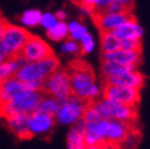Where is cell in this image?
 <instances>
[{"mask_svg": "<svg viewBox=\"0 0 150 149\" xmlns=\"http://www.w3.org/2000/svg\"><path fill=\"white\" fill-rule=\"evenodd\" d=\"M28 117L29 114H15L11 116H7L5 117V121L9 126V128L16 135L18 138L21 139H28V138H32L33 135L28 130Z\"/></svg>", "mask_w": 150, "mask_h": 149, "instance_id": "cell-15", "label": "cell"}, {"mask_svg": "<svg viewBox=\"0 0 150 149\" xmlns=\"http://www.w3.org/2000/svg\"><path fill=\"white\" fill-rule=\"evenodd\" d=\"M70 76L71 91L82 99L93 100L100 94V88L95 83L93 69L86 61L76 60L66 70Z\"/></svg>", "mask_w": 150, "mask_h": 149, "instance_id": "cell-1", "label": "cell"}, {"mask_svg": "<svg viewBox=\"0 0 150 149\" xmlns=\"http://www.w3.org/2000/svg\"><path fill=\"white\" fill-rule=\"evenodd\" d=\"M79 6H87V7H91L94 12L95 9V0H81Z\"/></svg>", "mask_w": 150, "mask_h": 149, "instance_id": "cell-34", "label": "cell"}, {"mask_svg": "<svg viewBox=\"0 0 150 149\" xmlns=\"http://www.w3.org/2000/svg\"><path fill=\"white\" fill-rule=\"evenodd\" d=\"M55 123V117L48 115V114H42V113H32L29 114L28 117V130L32 135H39V133H45L52 128Z\"/></svg>", "mask_w": 150, "mask_h": 149, "instance_id": "cell-11", "label": "cell"}, {"mask_svg": "<svg viewBox=\"0 0 150 149\" xmlns=\"http://www.w3.org/2000/svg\"><path fill=\"white\" fill-rule=\"evenodd\" d=\"M93 100L82 99L79 96L71 93L67 98L60 104V108L55 114V120L62 125H72L74 121L83 116L84 110Z\"/></svg>", "mask_w": 150, "mask_h": 149, "instance_id": "cell-5", "label": "cell"}, {"mask_svg": "<svg viewBox=\"0 0 150 149\" xmlns=\"http://www.w3.org/2000/svg\"><path fill=\"white\" fill-rule=\"evenodd\" d=\"M105 83L109 84H116V86H126V87H133L140 89L142 86L144 84V77L140 72L137 70L128 71L122 74L117 76H108L105 77Z\"/></svg>", "mask_w": 150, "mask_h": 149, "instance_id": "cell-13", "label": "cell"}, {"mask_svg": "<svg viewBox=\"0 0 150 149\" xmlns=\"http://www.w3.org/2000/svg\"><path fill=\"white\" fill-rule=\"evenodd\" d=\"M82 118H83V120L86 121V123H88V122H98V121L101 120L100 115L96 113V110L92 106V103L89 104V105L87 106V109L84 110Z\"/></svg>", "mask_w": 150, "mask_h": 149, "instance_id": "cell-29", "label": "cell"}, {"mask_svg": "<svg viewBox=\"0 0 150 149\" xmlns=\"http://www.w3.org/2000/svg\"><path fill=\"white\" fill-rule=\"evenodd\" d=\"M59 108H60V101L56 98H54V96H50V95L47 96V94H45L44 98L39 101L38 105H37L33 113H42V114H48L51 116H55Z\"/></svg>", "mask_w": 150, "mask_h": 149, "instance_id": "cell-20", "label": "cell"}, {"mask_svg": "<svg viewBox=\"0 0 150 149\" xmlns=\"http://www.w3.org/2000/svg\"><path fill=\"white\" fill-rule=\"evenodd\" d=\"M59 60L55 55H50L38 61H31L20 67L13 74L22 82L31 81H44L48 76L59 69Z\"/></svg>", "mask_w": 150, "mask_h": 149, "instance_id": "cell-3", "label": "cell"}, {"mask_svg": "<svg viewBox=\"0 0 150 149\" xmlns=\"http://www.w3.org/2000/svg\"><path fill=\"white\" fill-rule=\"evenodd\" d=\"M96 149H118V144L115 143H108V142H103L96 144Z\"/></svg>", "mask_w": 150, "mask_h": 149, "instance_id": "cell-33", "label": "cell"}, {"mask_svg": "<svg viewBox=\"0 0 150 149\" xmlns=\"http://www.w3.org/2000/svg\"><path fill=\"white\" fill-rule=\"evenodd\" d=\"M104 61H115L123 65H138L140 61V50L117 49L115 51L103 53Z\"/></svg>", "mask_w": 150, "mask_h": 149, "instance_id": "cell-14", "label": "cell"}, {"mask_svg": "<svg viewBox=\"0 0 150 149\" xmlns=\"http://www.w3.org/2000/svg\"><path fill=\"white\" fill-rule=\"evenodd\" d=\"M103 94H104V99L115 100V101L127 104V105H132V106H137L140 99L138 88L116 86V84H109V83H105Z\"/></svg>", "mask_w": 150, "mask_h": 149, "instance_id": "cell-8", "label": "cell"}, {"mask_svg": "<svg viewBox=\"0 0 150 149\" xmlns=\"http://www.w3.org/2000/svg\"><path fill=\"white\" fill-rule=\"evenodd\" d=\"M81 50L79 45L74 42L73 39H70V40H66L62 47H61V51L62 53H67V54H76Z\"/></svg>", "mask_w": 150, "mask_h": 149, "instance_id": "cell-31", "label": "cell"}, {"mask_svg": "<svg viewBox=\"0 0 150 149\" xmlns=\"http://www.w3.org/2000/svg\"><path fill=\"white\" fill-rule=\"evenodd\" d=\"M67 28H69V35L73 40H79L82 37L88 32L84 26L79 25L78 22H76V21L70 22V23L67 25Z\"/></svg>", "mask_w": 150, "mask_h": 149, "instance_id": "cell-25", "label": "cell"}, {"mask_svg": "<svg viewBox=\"0 0 150 149\" xmlns=\"http://www.w3.org/2000/svg\"><path fill=\"white\" fill-rule=\"evenodd\" d=\"M137 70V65H123L115 61H104L101 66V71L104 77L108 76H117V74H122L128 71Z\"/></svg>", "mask_w": 150, "mask_h": 149, "instance_id": "cell-19", "label": "cell"}, {"mask_svg": "<svg viewBox=\"0 0 150 149\" xmlns=\"http://www.w3.org/2000/svg\"><path fill=\"white\" fill-rule=\"evenodd\" d=\"M79 40H81V53H82V54H88V53H91V51L93 50V48H94L93 37L87 32Z\"/></svg>", "mask_w": 150, "mask_h": 149, "instance_id": "cell-28", "label": "cell"}, {"mask_svg": "<svg viewBox=\"0 0 150 149\" xmlns=\"http://www.w3.org/2000/svg\"><path fill=\"white\" fill-rule=\"evenodd\" d=\"M120 49L140 50L142 49L140 39H121V43H120Z\"/></svg>", "mask_w": 150, "mask_h": 149, "instance_id": "cell-30", "label": "cell"}, {"mask_svg": "<svg viewBox=\"0 0 150 149\" xmlns=\"http://www.w3.org/2000/svg\"><path fill=\"white\" fill-rule=\"evenodd\" d=\"M6 23H7V22L4 18L0 17V39H1V37H3V32H4V28H5Z\"/></svg>", "mask_w": 150, "mask_h": 149, "instance_id": "cell-37", "label": "cell"}, {"mask_svg": "<svg viewBox=\"0 0 150 149\" xmlns=\"http://www.w3.org/2000/svg\"><path fill=\"white\" fill-rule=\"evenodd\" d=\"M42 12L37 9H29L26 10L20 16V22L26 27H37L40 22Z\"/></svg>", "mask_w": 150, "mask_h": 149, "instance_id": "cell-23", "label": "cell"}, {"mask_svg": "<svg viewBox=\"0 0 150 149\" xmlns=\"http://www.w3.org/2000/svg\"><path fill=\"white\" fill-rule=\"evenodd\" d=\"M121 4L126 7L128 11H133V7H134V0H120Z\"/></svg>", "mask_w": 150, "mask_h": 149, "instance_id": "cell-35", "label": "cell"}, {"mask_svg": "<svg viewBox=\"0 0 150 149\" xmlns=\"http://www.w3.org/2000/svg\"><path fill=\"white\" fill-rule=\"evenodd\" d=\"M42 92L47 95L54 96L61 104L72 93L70 84V76L67 71L60 69L55 70L50 76H48L44 79Z\"/></svg>", "mask_w": 150, "mask_h": 149, "instance_id": "cell-6", "label": "cell"}, {"mask_svg": "<svg viewBox=\"0 0 150 149\" xmlns=\"http://www.w3.org/2000/svg\"><path fill=\"white\" fill-rule=\"evenodd\" d=\"M72 128L67 135V149H86L84 143V130L86 121L83 118H78L72 123Z\"/></svg>", "mask_w": 150, "mask_h": 149, "instance_id": "cell-16", "label": "cell"}, {"mask_svg": "<svg viewBox=\"0 0 150 149\" xmlns=\"http://www.w3.org/2000/svg\"><path fill=\"white\" fill-rule=\"evenodd\" d=\"M114 32L120 39H140L143 35V28H142L138 22L134 18L123 22L117 28H115Z\"/></svg>", "mask_w": 150, "mask_h": 149, "instance_id": "cell-17", "label": "cell"}, {"mask_svg": "<svg viewBox=\"0 0 150 149\" xmlns=\"http://www.w3.org/2000/svg\"><path fill=\"white\" fill-rule=\"evenodd\" d=\"M101 48L104 53H109V51H115L120 49V43L121 39L112 32V31H103L101 32Z\"/></svg>", "mask_w": 150, "mask_h": 149, "instance_id": "cell-21", "label": "cell"}, {"mask_svg": "<svg viewBox=\"0 0 150 149\" xmlns=\"http://www.w3.org/2000/svg\"><path fill=\"white\" fill-rule=\"evenodd\" d=\"M92 106L96 110L101 118H115L125 122H136L138 113L137 106L127 105L115 100L104 99L103 101L92 103Z\"/></svg>", "mask_w": 150, "mask_h": 149, "instance_id": "cell-4", "label": "cell"}, {"mask_svg": "<svg viewBox=\"0 0 150 149\" xmlns=\"http://www.w3.org/2000/svg\"><path fill=\"white\" fill-rule=\"evenodd\" d=\"M139 142V132L134 130L129 132L121 142L118 143V149H136Z\"/></svg>", "mask_w": 150, "mask_h": 149, "instance_id": "cell-24", "label": "cell"}, {"mask_svg": "<svg viewBox=\"0 0 150 149\" xmlns=\"http://www.w3.org/2000/svg\"><path fill=\"white\" fill-rule=\"evenodd\" d=\"M55 16H56V18L59 20V21H65V18L67 17V15H66V12L64 11V10H59V11H56V13H54Z\"/></svg>", "mask_w": 150, "mask_h": 149, "instance_id": "cell-36", "label": "cell"}, {"mask_svg": "<svg viewBox=\"0 0 150 149\" xmlns=\"http://www.w3.org/2000/svg\"><path fill=\"white\" fill-rule=\"evenodd\" d=\"M92 16L94 18V23L96 25L103 31H114L120 25H122L123 22L128 21L131 18H134L133 13L129 11H123L118 13H100V12H93Z\"/></svg>", "mask_w": 150, "mask_h": 149, "instance_id": "cell-10", "label": "cell"}, {"mask_svg": "<svg viewBox=\"0 0 150 149\" xmlns=\"http://www.w3.org/2000/svg\"><path fill=\"white\" fill-rule=\"evenodd\" d=\"M27 62L28 61L21 54L15 55L10 59H7V60H5L4 62H1L0 64V83L3 81H5L7 77L13 76L16 73V71L20 67H22L23 65H26Z\"/></svg>", "mask_w": 150, "mask_h": 149, "instance_id": "cell-18", "label": "cell"}, {"mask_svg": "<svg viewBox=\"0 0 150 149\" xmlns=\"http://www.w3.org/2000/svg\"><path fill=\"white\" fill-rule=\"evenodd\" d=\"M42 91H22L12 96L10 101L0 105V117H7L15 114H32L39 101L44 98Z\"/></svg>", "mask_w": 150, "mask_h": 149, "instance_id": "cell-2", "label": "cell"}, {"mask_svg": "<svg viewBox=\"0 0 150 149\" xmlns=\"http://www.w3.org/2000/svg\"><path fill=\"white\" fill-rule=\"evenodd\" d=\"M22 91H28L26 82H22L15 76L7 77L0 83V105L10 101L12 96Z\"/></svg>", "mask_w": 150, "mask_h": 149, "instance_id": "cell-12", "label": "cell"}, {"mask_svg": "<svg viewBox=\"0 0 150 149\" xmlns=\"http://www.w3.org/2000/svg\"><path fill=\"white\" fill-rule=\"evenodd\" d=\"M123 11H128V10L121 4V1H120V0H112L109 5H106L99 12L100 13H118V12H123ZM129 12H132V11H129Z\"/></svg>", "mask_w": 150, "mask_h": 149, "instance_id": "cell-26", "label": "cell"}, {"mask_svg": "<svg viewBox=\"0 0 150 149\" xmlns=\"http://www.w3.org/2000/svg\"><path fill=\"white\" fill-rule=\"evenodd\" d=\"M29 37H31V33L26 28H22L16 25H11L7 22L4 28L3 37L0 39V44L5 49L7 55L12 57L21 53L22 48H23Z\"/></svg>", "mask_w": 150, "mask_h": 149, "instance_id": "cell-7", "label": "cell"}, {"mask_svg": "<svg viewBox=\"0 0 150 149\" xmlns=\"http://www.w3.org/2000/svg\"><path fill=\"white\" fill-rule=\"evenodd\" d=\"M20 54L23 56L28 62L38 61V60L45 59L50 55H54L51 47L47 42H44L39 37L32 35V34L28 38V40L26 42V44L23 45V48H22Z\"/></svg>", "mask_w": 150, "mask_h": 149, "instance_id": "cell-9", "label": "cell"}, {"mask_svg": "<svg viewBox=\"0 0 150 149\" xmlns=\"http://www.w3.org/2000/svg\"><path fill=\"white\" fill-rule=\"evenodd\" d=\"M59 22V20L56 18V16L54 13H51V12H45V13H42V17H40V22H39V25L43 26L44 28L47 29H50L52 28L56 23Z\"/></svg>", "mask_w": 150, "mask_h": 149, "instance_id": "cell-27", "label": "cell"}, {"mask_svg": "<svg viewBox=\"0 0 150 149\" xmlns=\"http://www.w3.org/2000/svg\"><path fill=\"white\" fill-rule=\"evenodd\" d=\"M47 35L48 38L54 40V42H60L64 40L67 35H69V28H67V25L64 21H59L57 23L47 31Z\"/></svg>", "mask_w": 150, "mask_h": 149, "instance_id": "cell-22", "label": "cell"}, {"mask_svg": "<svg viewBox=\"0 0 150 149\" xmlns=\"http://www.w3.org/2000/svg\"><path fill=\"white\" fill-rule=\"evenodd\" d=\"M73 1H74V3H76L77 5H79V3H81V0H73Z\"/></svg>", "mask_w": 150, "mask_h": 149, "instance_id": "cell-38", "label": "cell"}, {"mask_svg": "<svg viewBox=\"0 0 150 149\" xmlns=\"http://www.w3.org/2000/svg\"><path fill=\"white\" fill-rule=\"evenodd\" d=\"M112 0H95V9H94V12H99L101 11L103 9L106 5H109Z\"/></svg>", "mask_w": 150, "mask_h": 149, "instance_id": "cell-32", "label": "cell"}]
</instances>
